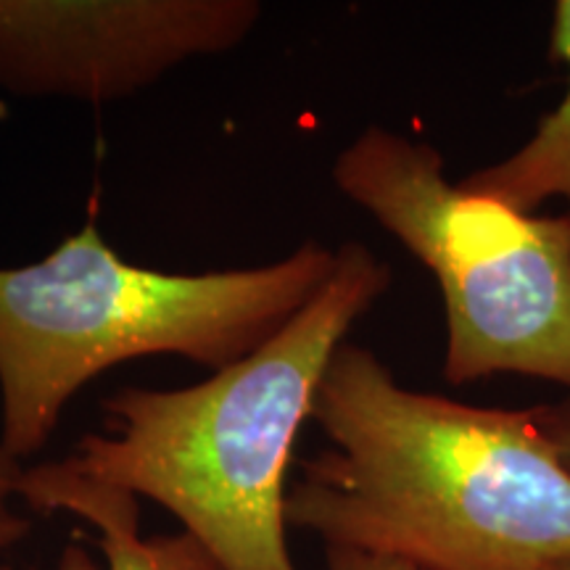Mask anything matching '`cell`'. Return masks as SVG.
<instances>
[{
	"mask_svg": "<svg viewBox=\"0 0 570 570\" xmlns=\"http://www.w3.org/2000/svg\"><path fill=\"white\" fill-rule=\"evenodd\" d=\"M547 431L558 446L562 465L570 470V402L558 404V407H544Z\"/></svg>",
	"mask_w": 570,
	"mask_h": 570,
	"instance_id": "cell-10",
	"label": "cell"
},
{
	"mask_svg": "<svg viewBox=\"0 0 570 570\" xmlns=\"http://www.w3.org/2000/svg\"><path fill=\"white\" fill-rule=\"evenodd\" d=\"M19 460L9 458V454L0 449V570H11L9 554L13 547H19L21 541L30 533V520H27L21 512L13 508V499L17 497V481L21 475Z\"/></svg>",
	"mask_w": 570,
	"mask_h": 570,
	"instance_id": "cell-8",
	"label": "cell"
},
{
	"mask_svg": "<svg viewBox=\"0 0 570 570\" xmlns=\"http://www.w3.org/2000/svg\"><path fill=\"white\" fill-rule=\"evenodd\" d=\"M552 56L566 63L568 85L560 104L539 119L531 138L504 159L475 169L460 185L470 194L502 202L518 212H531L539 204L562 198L570 223V0L554 3Z\"/></svg>",
	"mask_w": 570,
	"mask_h": 570,
	"instance_id": "cell-7",
	"label": "cell"
},
{
	"mask_svg": "<svg viewBox=\"0 0 570 570\" xmlns=\"http://www.w3.org/2000/svg\"><path fill=\"white\" fill-rule=\"evenodd\" d=\"M389 285L386 262L348 240L331 281L265 346L194 386L114 391L106 433L61 462L173 512L223 570H296L285 479L298 431L331 356Z\"/></svg>",
	"mask_w": 570,
	"mask_h": 570,
	"instance_id": "cell-2",
	"label": "cell"
},
{
	"mask_svg": "<svg viewBox=\"0 0 570 570\" xmlns=\"http://www.w3.org/2000/svg\"><path fill=\"white\" fill-rule=\"evenodd\" d=\"M333 183L436 277L454 386L525 375L570 389V223L470 194L428 140L370 125Z\"/></svg>",
	"mask_w": 570,
	"mask_h": 570,
	"instance_id": "cell-4",
	"label": "cell"
},
{
	"mask_svg": "<svg viewBox=\"0 0 570 570\" xmlns=\"http://www.w3.org/2000/svg\"><path fill=\"white\" fill-rule=\"evenodd\" d=\"M327 570H417L407 562L375 558V554L327 547Z\"/></svg>",
	"mask_w": 570,
	"mask_h": 570,
	"instance_id": "cell-9",
	"label": "cell"
},
{
	"mask_svg": "<svg viewBox=\"0 0 570 570\" xmlns=\"http://www.w3.org/2000/svg\"><path fill=\"white\" fill-rule=\"evenodd\" d=\"M17 497L42 515L67 512L92 529L82 539L96 547L101 562L85 547L67 544L56 570H223L185 531L177 537H142L138 499L85 479L61 460L21 470Z\"/></svg>",
	"mask_w": 570,
	"mask_h": 570,
	"instance_id": "cell-6",
	"label": "cell"
},
{
	"mask_svg": "<svg viewBox=\"0 0 570 570\" xmlns=\"http://www.w3.org/2000/svg\"><path fill=\"white\" fill-rule=\"evenodd\" d=\"M541 570H570V558L552 562V566H547V568H541Z\"/></svg>",
	"mask_w": 570,
	"mask_h": 570,
	"instance_id": "cell-11",
	"label": "cell"
},
{
	"mask_svg": "<svg viewBox=\"0 0 570 570\" xmlns=\"http://www.w3.org/2000/svg\"><path fill=\"white\" fill-rule=\"evenodd\" d=\"M254 0H0V90L104 106L233 51Z\"/></svg>",
	"mask_w": 570,
	"mask_h": 570,
	"instance_id": "cell-5",
	"label": "cell"
},
{
	"mask_svg": "<svg viewBox=\"0 0 570 570\" xmlns=\"http://www.w3.org/2000/svg\"><path fill=\"white\" fill-rule=\"evenodd\" d=\"M309 420L331 449L302 465L285 520L325 547L417 570H541L570 558V470L544 407H475L407 389L344 341Z\"/></svg>",
	"mask_w": 570,
	"mask_h": 570,
	"instance_id": "cell-1",
	"label": "cell"
},
{
	"mask_svg": "<svg viewBox=\"0 0 570 570\" xmlns=\"http://www.w3.org/2000/svg\"><path fill=\"white\" fill-rule=\"evenodd\" d=\"M336 248L306 240L283 259L214 273L127 262L96 214L51 254L0 267V449L24 462L92 377L140 356H180L212 373L254 354L315 298Z\"/></svg>",
	"mask_w": 570,
	"mask_h": 570,
	"instance_id": "cell-3",
	"label": "cell"
}]
</instances>
